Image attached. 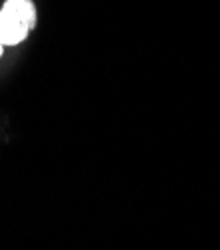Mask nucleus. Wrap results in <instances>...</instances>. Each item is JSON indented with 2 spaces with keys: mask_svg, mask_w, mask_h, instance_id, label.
<instances>
[{
  "mask_svg": "<svg viewBox=\"0 0 220 250\" xmlns=\"http://www.w3.org/2000/svg\"><path fill=\"white\" fill-rule=\"evenodd\" d=\"M38 12L32 0H4L0 8V46H16L36 28Z\"/></svg>",
  "mask_w": 220,
  "mask_h": 250,
  "instance_id": "1",
  "label": "nucleus"
},
{
  "mask_svg": "<svg viewBox=\"0 0 220 250\" xmlns=\"http://www.w3.org/2000/svg\"><path fill=\"white\" fill-rule=\"evenodd\" d=\"M2 54H4V46H0V58H2Z\"/></svg>",
  "mask_w": 220,
  "mask_h": 250,
  "instance_id": "2",
  "label": "nucleus"
}]
</instances>
